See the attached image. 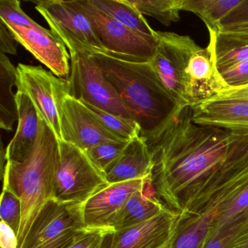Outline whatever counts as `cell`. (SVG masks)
<instances>
[{
    "label": "cell",
    "mask_w": 248,
    "mask_h": 248,
    "mask_svg": "<svg viewBox=\"0 0 248 248\" xmlns=\"http://www.w3.org/2000/svg\"><path fill=\"white\" fill-rule=\"evenodd\" d=\"M18 85L17 68L6 55L0 54V127L6 131L18 121L16 93H13V87Z\"/></svg>",
    "instance_id": "obj_21"
},
{
    "label": "cell",
    "mask_w": 248,
    "mask_h": 248,
    "mask_svg": "<svg viewBox=\"0 0 248 248\" xmlns=\"http://www.w3.org/2000/svg\"><path fill=\"white\" fill-rule=\"evenodd\" d=\"M229 248H248V220L244 222L233 235Z\"/></svg>",
    "instance_id": "obj_35"
},
{
    "label": "cell",
    "mask_w": 248,
    "mask_h": 248,
    "mask_svg": "<svg viewBox=\"0 0 248 248\" xmlns=\"http://www.w3.org/2000/svg\"><path fill=\"white\" fill-rule=\"evenodd\" d=\"M18 121L16 133L5 149L7 162L23 163L32 152L38 135L40 117L31 98L17 91Z\"/></svg>",
    "instance_id": "obj_19"
},
{
    "label": "cell",
    "mask_w": 248,
    "mask_h": 248,
    "mask_svg": "<svg viewBox=\"0 0 248 248\" xmlns=\"http://www.w3.org/2000/svg\"><path fill=\"white\" fill-rule=\"evenodd\" d=\"M85 104L96 116L97 118L108 131L120 139L130 140L140 136V127L137 123L132 119L115 115L90 104Z\"/></svg>",
    "instance_id": "obj_26"
},
{
    "label": "cell",
    "mask_w": 248,
    "mask_h": 248,
    "mask_svg": "<svg viewBox=\"0 0 248 248\" xmlns=\"http://www.w3.org/2000/svg\"><path fill=\"white\" fill-rule=\"evenodd\" d=\"M84 204L49 200L34 219L21 248H67L88 227Z\"/></svg>",
    "instance_id": "obj_6"
},
{
    "label": "cell",
    "mask_w": 248,
    "mask_h": 248,
    "mask_svg": "<svg viewBox=\"0 0 248 248\" xmlns=\"http://www.w3.org/2000/svg\"><path fill=\"white\" fill-rule=\"evenodd\" d=\"M85 52L92 56L139 124L143 139L162 131L183 109L150 63L127 62L99 52Z\"/></svg>",
    "instance_id": "obj_2"
},
{
    "label": "cell",
    "mask_w": 248,
    "mask_h": 248,
    "mask_svg": "<svg viewBox=\"0 0 248 248\" xmlns=\"http://www.w3.org/2000/svg\"><path fill=\"white\" fill-rule=\"evenodd\" d=\"M242 0H181V11L198 16L207 30L217 32L220 21Z\"/></svg>",
    "instance_id": "obj_24"
},
{
    "label": "cell",
    "mask_w": 248,
    "mask_h": 248,
    "mask_svg": "<svg viewBox=\"0 0 248 248\" xmlns=\"http://www.w3.org/2000/svg\"><path fill=\"white\" fill-rule=\"evenodd\" d=\"M112 228L87 227L67 248H101Z\"/></svg>",
    "instance_id": "obj_30"
},
{
    "label": "cell",
    "mask_w": 248,
    "mask_h": 248,
    "mask_svg": "<svg viewBox=\"0 0 248 248\" xmlns=\"http://www.w3.org/2000/svg\"><path fill=\"white\" fill-rule=\"evenodd\" d=\"M215 64L222 70L248 60V40L208 30Z\"/></svg>",
    "instance_id": "obj_22"
},
{
    "label": "cell",
    "mask_w": 248,
    "mask_h": 248,
    "mask_svg": "<svg viewBox=\"0 0 248 248\" xmlns=\"http://www.w3.org/2000/svg\"><path fill=\"white\" fill-rule=\"evenodd\" d=\"M232 238L229 236L208 237L202 248H229Z\"/></svg>",
    "instance_id": "obj_37"
},
{
    "label": "cell",
    "mask_w": 248,
    "mask_h": 248,
    "mask_svg": "<svg viewBox=\"0 0 248 248\" xmlns=\"http://www.w3.org/2000/svg\"><path fill=\"white\" fill-rule=\"evenodd\" d=\"M158 200L151 178L126 202L116 217L112 228L115 232L136 226L168 210Z\"/></svg>",
    "instance_id": "obj_20"
},
{
    "label": "cell",
    "mask_w": 248,
    "mask_h": 248,
    "mask_svg": "<svg viewBox=\"0 0 248 248\" xmlns=\"http://www.w3.org/2000/svg\"><path fill=\"white\" fill-rule=\"evenodd\" d=\"M145 140L156 197L178 216L195 211L248 170V133L194 124L191 107Z\"/></svg>",
    "instance_id": "obj_1"
},
{
    "label": "cell",
    "mask_w": 248,
    "mask_h": 248,
    "mask_svg": "<svg viewBox=\"0 0 248 248\" xmlns=\"http://www.w3.org/2000/svg\"><path fill=\"white\" fill-rule=\"evenodd\" d=\"M191 108L194 124L248 133V85L229 88Z\"/></svg>",
    "instance_id": "obj_11"
},
{
    "label": "cell",
    "mask_w": 248,
    "mask_h": 248,
    "mask_svg": "<svg viewBox=\"0 0 248 248\" xmlns=\"http://www.w3.org/2000/svg\"><path fill=\"white\" fill-rule=\"evenodd\" d=\"M4 23L18 43L24 46L40 63L47 66L52 73L59 78H69L70 55L63 42L51 30L40 31L34 28Z\"/></svg>",
    "instance_id": "obj_13"
},
{
    "label": "cell",
    "mask_w": 248,
    "mask_h": 248,
    "mask_svg": "<svg viewBox=\"0 0 248 248\" xmlns=\"http://www.w3.org/2000/svg\"><path fill=\"white\" fill-rule=\"evenodd\" d=\"M17 91L29 95L39 115L62 140L61 117L65 98L69 95L68 79L59 78L41 66L19 63Z\"/></svg>",
    "instance_id": "obj_9"
},
{
    "label": "cell",
    "mask_w": 248,
    "mask_h": 248,
    "mask_svg": "<svg viewBox=\"0 0 248 248\" xmlns=\"http://www.w3.org/2000/svg\"><path fill=\"white\" fill-rule=\"evenodd\" d=\"M156 37L155 54L149 63L180 107H189L187 70L191 56L200 46L188 36L173 32L156 31Z\"/></svg>",
    "instance_id": "obj_8"
},
{
    "label": "cell",
    "mask_w": 248,
    "mask_h": 248,
    "mask_svg": "<svg viewBox=\"0 0 248 248\" xmlns=\"http://www.w3.org/2000/svg\"><path fill=\"white\" fill-rule=\"evenodd\" d=\"M247 21H248V0H242V2L237 6L233 8L220 21L218 29L226 26L247 22Z\"/></svg>",
    "instance_id": "obj_32"
},
{
    "label": "cell",
    "mask_w": 248,
    "mask_h": 248,
    "mask_svg": "<svg viewBox=\"0 0 248 248\" xmlns=\"http://www.w3.org/2000/svg\"><path fill=\"white\" fill-rule=\"evenodd\" d=\"M154 163L146 140L140 136L131 139L120 156L104 171L108 184L151 178Z\"/></svg>",
    "instance_id": "obj_18"
},
{
    "label": "cell",
    "mask_w": 248,
    "mask_h": 248,
    "mask_svg": "<svg viewBox=\"0 0 248 248\" xmlns=\"http://www.w3.org/2000/svg\"><path fill=\"white\" fill-rule=\"evenodd\" d=\"M147 179L109 184L93 195L84 204V220L86 226L112 228L116 217L126 202L136 191L143 188Z\"/></svg>",
    "instance_id": "obj_14"
},
{
    "label": "cell",
    "mask_w": 248,
    "mask_h": 248,
    "mask_svg": "<svg viewBox=\"0 0 248 248\" xmlns=\"http://www.w3.org/2000/svg\"></svg>",
    "instance_id": "obj_40"
},
{
    "label": "cell",
    "mask_w": 248,
    "mask_h": 248,
    "mask_svg": "<svg viewBox=\"0 0 248 248\" xmlns=\"http://www.w3.org/2000/svg\"><path fill=\"white\" fill-rule=\"evenodd\" d=\"M130 140L107 142L97 145L85 152L97 168L104 172L121 155Z\"/></svg>",
    "instance_id": "obj_28"
},
{
    "label": "cell",
    "mask_w": 248,
    "mask_h": 248,
    "mask_svg": "<svg viewBox=\"0 0 248 248\" xmlns=\"http://www.w3.org/2000/svg\"><path fill=\"white\" fill-rule=\"evenodd\" d=\"M114 232H115V231H113V232H110V233L107 235L101 248H111V246H112L113 236H114Z\"/></svg>",
    "instance_id": "obj_39"
},
{
    "label": "cell",
    "mask_w": 248,
    "mask_h": 248,
    "mask_svg": "<svg viewBox=\"0 0 248 248\" xmlns=\"http://www.w3.org/2000/svg\"><path fill=\"white\" fill-rule=\"evenodd\" d=\"M168 248H200V247L183 236H173Z\"/></svg>",
    "instance_id": "obj_38"
},
{
    "label": "cell",
    "mask_w": 248,
    "mask_h": 248,
    "mask_svg": "<svg viewBox=\"0 0 248 248\" xmlns=\"http://www.w3.org/2000/svg\"><path fill=\"white\" fill-rule=\"evenodd\" d=\"M220 76L229 88L248 85V60L220 72Z\"/></svg>",
    "instance_id": "obj_31"
},
{
    "label": "cell",
    "mask_w": 248,
    "mask_h": 248,
    "mask_svg": "<svg viewBox=\"0 0 248 248\" xmlns=\"http://www.w3.org/2000/svg\"><path fill=\"white\" fill-rule=\"evenodd\" d=\"M0 217L2 221L14 231L18 237L22 218V204L19 197L4 184L1 195Z\"/></svg>",
    "instance_id": "obj_27"
},
{
    "label": "cell",
    "mask_w": 248,
    "mask_h": 248,
    "mask_svg": "<svg viewBox=\"0 0 248 248\" xmlns=\"http://www.w3.org/2000/svg\"><path fill=\"white\" fill-rule=\"evenodd\" d=\"M186 101L189 107L216 96L229 88L217 71L210 46L200 47L190 59Z\"/></svg>",
    "instance_id": "obj_16"
},
{
    "label": "cell",
    "mask_w": 248,
    "mask_h": 248,
    "mask_svg": "<svg viewBox=\"0 0 248 248\" xmlns=\"http://www.w3.org/2000/svg\"><path fill=\"white\" fill-rule=\"evenodd\" d=\"M72 3L91 22L105 50L101 53L127 62H150L156 49V37L130 30L97 8L91 0H76Z\"/></svg>",
    "instance_id": "obj_5"
},
{
    "label": "cell",
    "mask_w": 248,
    "mask_h": 248,
    "mask_svg": "<svg viewBox=\"0 0 248 248\" xmlns=\"http://www.w3.org/2000/svg\"><path fill=\"white\" fill-rule=\"evenodd\" d=\"M59 146L53 198L66 202L85 203L109 185L85 151L63 140H59Z\"/></svg>",
    "instance_id": "obj_4"
},
{
    "label": "cell",
    "mask_w": 248,
    "mask_h": 248,
    "mask_svg": "<svg viewBox=\"0 0 248 248\" xmlns=\"http://www.w3.org/2000/svg\"><path fill=\"white\" fill-rule=\"evenodd\" d=\"M217 32L223 33L232 37L248 40V21L234 24V25L220 27Z\"/></svg>",
    "instance_id": "obj_36"
},
{
    "label": "cell",
    "mask_w": 248,
    "mask_h": 248,
    "mask_svg": "<svg viewBox=\"0 0 248 248\" xmlns=\"http://www.w3.org/2000/svg\"><path fill=\"white\" fill-rule=\"evenodd\" d=\"M61 129L62 140L83 151L107 142L127 140L108 131L85 104L70 95L63 102Z\"/></svg>",
    "instance_id": "obj_12"
},
{
    "label": "cell",
    "mask_w": 248,
    "mask_h": 248,
    "mask_svg": "<svg viewBox=\"0 0 248 248\" xmlns=\"http://www.w3.org/2000/svg\"><path fill=\"white\" fill-rule=\"evenodd\" d=\"M18 44L5 23L0 21V54L17 55Z\"/></svg>",
    "instance_id": "obj_33"
},
{
    "label": "cell",
    "mask_w": 248,
    "mask_h": 248,
    "mask_svg": "<svg viewBox=\"0 0 248 248\" xmlns=\"http://www.w3.org/2000/svg\"><path fill=\"white\" fill-rule=\"evenodd\" d=\"M35 8L47 21L52 32L67 48L105 52L89 20L72 1H38Z\"/></svg>",
    "instance_id": "obj_10"
},
{
    "label": "cell",
    "mask_w": 248,
    "mask_h": 248,
    "mask_svg": "<svg viewBox=\"0 0 248 248\" xmlns=\"http://www.w3.org/2000/svg\"><path fill=\"white\" fill-rule=\"evenodd\" d=\"M59 149V139L40 118L37 140L28 159L23 163L5 162L2 172L3 184L19 197L22 204L18 248H22L39 212L53 198Z\"/></svg>",
    "instance_id": "obj_3"
},
{
    "label": "cell",
    "mask_w": 248,
    "mask_h": 248,
    "mask_svg": "<svg viewBox=\"0 0 248 248\" xmlns=\"http://www.w3.org/2000/svg\"><path fill=\"white\" fill-rule=\"evenodd\" d=\"M215 217L210 236H218L248 219V170L210 199ZM207 237V238H208Z\"/></svg>",
    "instance_id": "obj_15"
},
{
    "label": "cell",
    "mask_w": 248,
    "mask_h": 248,
    "mask_svg": "<svg viewBox=\"0 0 248 248\" xmlns=\"http://www.w3.org/2000/svg\"><path fill=\"white\" fill-rule=\"evenodd\" d=\"M178 215L168 210L143 223L114 233L111 248H167Z\"/></svg>",
    "instance_id": "obj_17"
},
{
    "label": "cell",
    "mask_w": 248,
    "mask_h": 248,
    "mask_svg": "<svg viewBox=\"0 0 248 248\" xmlns=\"http://www.w3.org/2000/svg\"><path fill=\"white\" fill-rule=\"evenodd\" d=\"M0 18L1 21L14 25L34 28L40 31H47V29L40 26L31 19L21 8L18 0H1L0 1Z\"/></svg>",
    "instance_id": "obj_29"
},
{
    "label": "cell",
    "mask_w": 248,
    "mask_h": 248,
    "mask_svg": "<svg viewBox=\"0 0 248 248\" xmlns=\"http://www.w3.org/2000/svg\"><path fill=\"white\" fill-rule=\"evenodd\" d=\"M142 15L153 17L165 26L180 20L181 0H127Z\"/></svg>",
    "instance_id": "obj_25"
},
{
    "label": "cell",
    "mask_w": 248,
    "mask_h": 248,
    "mask_svg": "<svg viewBox=\"0 0 248 248\" xmlns=\"http://www.w3.org/2000/svg\"><path fill=\"white\" fill-rule=\"evenodd\" d=\"M69 95L115 115L132 119L120 97L108 82L92 56L83 50L69 49Z\"/></svg>",
    "instance_id": "obj_7"
},
{
    "label": "cell",
    "mask_w": 248,
    "mask_h": 248,
    "mask_svg": "<svg viewBox=\"0 0 248 248\" xmlns=\"http://www.w3.org/2000/svg\"><path fill=\"white\" fill-rule=\"evenodd\" d=\"M18 237L14 231L5 222L0 223V248H18Z\"/></svg>",
    "instance_id": "obj_34"
},
{
    "label": "cell",
    "mask_w": 248,
    "mask_h": 248,
    "mask_svg": "<svg viewBox=\"0 0 248 248\" xmlns=\"http://www.w3.org/2000/svg\"><path fill=\"white\" fill-rule=\"evenodd\" d=\"M102 12L112 17L130 30L148 37H156V31L146 18L127 0H91Z\"/></svg>",
    "instance_id": "obj_23"
}]
</instances>
